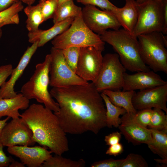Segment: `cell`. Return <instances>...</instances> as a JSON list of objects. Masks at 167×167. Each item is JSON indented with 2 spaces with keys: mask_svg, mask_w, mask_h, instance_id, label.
<instances>
[{
  "mask_svg": "<svg viewBox=\"0 0 167 167\" xmlns=\"http://www.w3.org/2000/svg\"><path fill=\"white\" fill-rule=\"evenodd\" d=\"M49 92L59 105V110L54 113L66 133L97 134L106 126L105 105L93 83L53 87Z\"/></svg>",
  "mask_w": 167,
  "mask_h": 167,
  "instance_id": "cell-1",
  "label": "cell"
},
{
  "mask_svg": "<svg viewBox=\"0 0 167 167\" xmlns=\"http://www.w3.org/2000/svg\"><path fill=\"white\" fill-rule=\"evenodd\" d=\"M20 117L32 131L34 141L62 155L69 150L66 133L52 111L40 104L29 106Z\"/></svg>",
  "mask_w": 167,
  "mask_h": 167,
  "instance_id": "cell-2",
  "label": "cell"
},
{
  "mask_svg": "<svg viewBox=\"0 0 167 167\" xmlns=\"http://www.w3.org/2000/svg\"><path fill=\"white\" fill-rule=\"evenodd\" d=\"M100 36L103 41L113 47L126 70L132 72L150 71L141 58L137 38L131 33L123 28L106 30Z\"/></svg>",
  "mask_w": 167,
  "mask_h": 167,
  "instance_id": "cell-3",
  "label": "cell"
},
{
  "mask_svg": "<svg viewBox=\"0 0 167 167\" xmlns=\"http://www.w3.org/2000/svg\"><path fill=\"white\" fill-rule=\"evenodd\" d=\"M51 61L50 54L44 61L37 64L30 79L22 87L21 93L28 99H35L54 112L59 109V105L53 99L48 90L49 83V70Z\"/></svg>",
  "mask_w": 167,
  "mask_h": 167,
  "instance_id": "cell-4",
  "label": "cell"
},
{
  "mask_svg": "<svg viewBox=\"0 0 167 167\" xmlns=\"http://www.w3.org/2000/svg\"><path fill=\"white\" fill-rule=\"evenodd\" d=\"M51 43L53 47L61 49L71 47L92 46L102 52L105 50V42L99 35L87 27L81 13L74 19L67 30L54 38Z\"/></svg>",
  "mask_w": 167,
  "mask_h": 167,
  "instance_id": "cell-5",
  "label": "cell"
},
{
  "mask_svg": "<svg viewBox=\"0 0 167 167\" xmlns=\"http://www.w3.org/2000/svg\"><path fill=\"white\" fill-rule=\"evenodd\" d=\"M141 58L153 71L167 74V39L161 32L140 34L137 37Z\"/></svg>",
  "mask_w": 167,
  "mask_h": 167,
  "instance_id": "cell-6",
  "label": "cell"
},
{
  "mask_svg": "<svg viewBox=\"0 0 167 167\" xmlns=\"http://www.w3.org/2000/svg\"><path fill=\"white\" fill-rule=\"evenodd\" d=\"M126 70L117 53H107L103 56L102 67L94 83L100 93L104 90H121L123 84V74Z\"/></svg>",
  "mask_w": 167,
  "mask_h": 167,
  "instance_id": "cell-7",
  "label": "cell"
},
{
  "mask_svg": "<svg viewBox=\"0 0 167 167\" xmlns=\"http://www.w3.org/2000/svg\"><path fill=\"white\" fill-rule=\"evenodd\" d=\"M138 20L132 34L137 37L146 33L162 32L164 26L162 1L147 0L138 3Z\"/></svg>",
  "mask_w": 167,
  "mask_h": 167,
  "instance_id": "cell-8",
  "label": "cell"
},
{
  "mask_svg": "<svg viewBox=\"0 0 167 167\" xmlns=\"http://www.w3.org/2000/svg\"><path fill=\"white\" fill-rule=\"evenodd\" d=\"M49 85L52 87L63 88L76 85H84L85 81L73 71L67 64L62 49L52 47L50 49Z\"/></svg>",
  "mask_w": 167,
  "mask_h": 167,
  "instance_id": "cell-9",
  "label": "cell"
},
{
  "mask_svg": "<svg viewBox=\"0 0 167 167\" xmlns=\"http://www.w3.org/2000/svg\"><path fill=\"white\" fill-rule=\"evenodd\" d=\"M81 14L83 19L87 27L99 35L108 29L117 30L121 27L112 13L100 10L93 5H85L82 9Z\"/></svg>",
  "mask_w": 167,
  "mask_h": 167,
  "instance_id": "cell-10",
  "label": "cell"
},
{
  "mask_svg": "<svg viewBox=\"0 0 167 167\" xmlns=\"http://www.w3.org/2000/svg\"><path fill=\"white\" fill-rule=\"evenodd\" d=\"M102 52L92 46L80 48L75 73L85 81L94 83L102 66Z\"/></svg>",
  "mask_w": 167,
  "mask_h": 167,
  "instance_id": "cell-11",
  "label": "cell"
},
{
  "mask_svg": "<svg viewBox=\"0 0 167 167\" xmlns=\"http://www.w3.org/2000/svg\"><path fill=\"white\" fill-rule=\"evenodd\" d=\"M32 133L27 124L19 118L12 119L3 128L0 137V143L4 146L17 145L32 146L36 142Z\"/></svg>",
  "mask_w": 167,
  "mask_h": 167,
  "instance_id": "cell-12",
  "label": "cell"
},
{
  "mask_svg": "<svg viewBox=\"0 0 167 167\" xmlns=\"http://www.w3.org/2000/svg\"><path fill=\"white\" fill-rule=\"evenodd\" d=\"M167 84L135 92L132 99L133 106L138 110L158 108L167 114Z\"/></svg>",
  "mask_w": 167,
  "mask_h": 167,
  "instance_id": "cell-13",
  "label": "cell"
},
{
  "mask_svg": "<svg viewBox=\"0 0 167 167\" xmlns=\"http://www.w3.org/2000/svg\"><path fill=\"white\" fill-rule=\"evenodd\" d=\"M135 114L126 112L122 115L118 128L128 143L134 145L148 144L152 139L149 129L144 127L136 121Z\"/></svg>",
  "mask_w": 167,
  "mask_h": 167,
  "instance_id": "cell-14",
  "label": "cell"
},
{
  "mask_svg": "<svg viewBox=\"0 0 167 167\" xmlns=\"http://www.w3.org/2000/svg\"><path fill=\"white\" fill-rule=\"evenodd\" d=\"M7 150L29 167H41L43 162L52 156V153L46 147L37 146L30 147L15 145L8 147Z\"/></svg>",
  "mask_w": 167,
  "mask_h": 167,
  "instance_id": "cell-15",
  "label": "cell"
},
{
  "mask_svg": "<svg viewBox=\"0 0 167 167\" xmlns=\"http://www.w3.org/2000/svg\"><path fill=\"white\" fill-rule=\"evenodd\" d=\"M123 91L141 90L167 84L161 76L153 71L136 72L129 74H123Z\"/></svg>",
  "mask_w": 167,
  "mask_h": 167,
  "instance_id": "cell-16",
  "label": "cell"
},
{
  "mask_svg": "<svg viewBox=\"0 0 167 167\" xmlns=\"http://www.w3.org/2000/svg\"><path fill=\"white\" fill-rule=\"evenodd\" d=\"M38 47V42H36L27 48L17 66L13 69L9 80L6 81L0 87V97L3 98H9L14 97L17 95V94L14 90L15 85L22 76Z\"/></svg>",
  "mask_w": 167,
  "mask_h": 167,
  "instance_id": "cell-17",
  "label": "cell"
},
{
  "mask_svg": "<svg viewBox=\"0 0 167 167\" xmlns=\"http://www.w3.org/2000/svg\"><path fill=\"white\" fill-rule=\"evenodd\" d=\"M75 18H70L54 24L52 27L46 30L39 29L35 31L29 32L28 41L32 44L37 42L38 47L43 46L48 41L67 30Z\"/></svg>",
  "mask_w": 167,
  "mask_h": 167,
  "instance_id": "cell-18",
  "label": "cell"
},
{
  "mask_svg": "<svg viewBox=\"0 0 167 167\" xmlns=\"http://www.w3.org/2000/svg\"><path fill=\"white\" fill-rule=\"evenodd\" d=\"M29 100L21 93L15 97L3 98L0 97V118L7 116L15 119L20 117L19 109H26L29 106Z\"/></svg>",
  "mask_w": 167,
  "mask_h": 167,
  "instance_id": "cell-19",
  "label": "cell"
},
{
  "mask_svg": "<svg viewBox=\"0 0 167 167\" xmlns=\"http://www.w3.org/2000/svg\"><path fill=\"white\" fill-rule=\"evenodd\" d=\"M138 17V3L135 0H126L124 6L118 8L116 18L121 26L132 33Z\"/></svg>",
  "mask_w": 167,
  "mask_h": 167,
  "instance_id": "cell-20",
  "label": "cell"
},
{
  "mask_svg": "<svg viewBox=\"0 0 167 167\" xmlns=\"http://www.w3.org/2000/svg\"><path fill=\"white\" fill-rule=\"evenodd\" d=\"M134 91H121L106 90L102 92L106 95L115 105L125 109L126 112L135 114L137 112L134 107L132 99Z\"/></svg>",
  "mask_w": 167,
  "mask_h": 167,
  "instance_id": "cell-21",
  "label": "cell"
},
{
  "mask_svg": "<svg viewBox=\"0 0 167 167\" xmlns=\"http://www.w3.org/2000/svg\"><path fill=\"white\" fill-rule=\"evenodd\" d=\"M149 129L152 139L147 144L148 148L161 159H167V131Z\"/></svg>",
  "mask_w": 167,
  "mask_h": 167,
  "instance_id": "cell-22",
  "label": "cell"
},
{
  "mask_svg": "<svg viewBox=\"0 0 167 167\" xmlns=\"http://www.w3.org/2000/svg\"><path fill=\"white\" fill-rule=\"evenodd\" d=\"M106 109V126L111 128L113 126L117 128L121 123L119 117L126 112L124 108L116 106L110 101L108 97L103 92L101 93Z\"/></svg>",
  "mask_w": 167,
  "mask_h": 167,
  "instance_id": "cell-23",
  "label": "cell"
},
{
  "mask_svg": "<svg viewBox=\"0 0 167 167\" xmlns=\"http://www.w3.org/2000/svg\"><path fill=\"white\" fill-rule=\"evenodd\" d=\"M82 8L75 5L73 0H67L59 4L53 18L54 24L70 18H75L82 12Z\"/></svg>",
  "mask_w": 167,
  "mask_h": 167,
  "instance_id": "cell-24",
  "label": "cell"
},
{
  "mask_svg": "<svg viewBox=\"0 0 167 167\" xmlns=\"http://www.w3.org/2000/svg\"><path fill=\"white\" fill-rule=\"evenodd\" d=\"M24 11L27 17L26 27L28 32H32L38 30L39 25L44 21L39 4L28 5Z\"/></svg>",
  "mask_w": 167,
  "mask_h": 167,
  "instance_id": "cell-25",
  "label": "cell"
},
{
  "mask_svg": "<svg viewBox=\"0 0 167 167\" xmlns=\"http://www.w3.org/2000/svg\"><path fill=\"white\" fill-rule=\"evenodd\" d=\"M86 162L83 159L73 160L55 154L44 161L41 167H84Z\"/></svg>",
  "mask_w": 167,
  "mask_h": 167,
  "instance_id": "cell-26",
  "label": "cell"
},
{
  "mask_svg": "<svg viewBox=\"0 0 167 167\" xmlns=\"http://www.w3.org/2000/svg\"><path fill=\"white\" fill-rule=\"evenodd\" d=\"M23 9L22 2L19 1L6 9L0 11V23L5 22L8 24H19V13Z\"/></svg>",
  "mask_w": 167,
  "mask_h": 167,
  "instance_id": "cell-27",
  "label": "cell"
},
{
  "mask_svg": "<svg viewBox=\"0 0 167 167\" xmlns=\"http://www.w3.org/2000/svg\"><path fill=\"white\" fill-rule=\"evenodd\" d=\"M149 129L160 131H167V115L162 109L154 108L150 124Z\"/></svg>",
  "mask_w": 167,
  "mask_h": 167,
  "instance_id": "cell-28",
  "label": "cell"
},
{
  "mask_svg": "<svg viewBox=\"0 0 167 167\" xmlns=\"http://www.w3.org/2000/svg\"><path fill=\"white\" fill-rule=\"evenodd\" d=\"M80 48L71 47L62 49L65 61L71 70L75 73Z\"/></svg>",
  "mask_w": 167,
  "mask_h": 167,
  "instance_id": "cell-29",
  "label": "cell"
},
{
  "mask_svg": "<svg viewBox=\"0 0 167 167\" xmlns=\"http://www.w3.org/2000/svg\"><path fill=\"white\" fill-rule=\"evenodd\" d=\"M38 4L45 21L53 18L58 6V0H40Z\"/></svg>",
  "mask_w": 167,
  "mask_h": 167,
  "instance_id": "cell-30",
  "label": "cell"
},
{
  "mask_svg": "<svg viewBox=\"0 0 167 167\" xmlns=\"http://www.w3.org/2000/svg\"><path fill=\"white\" fill-rule=\"evenodd\" d=\"M77 2L85 5H91L97 6L102 10L109 11L116 16L118 7L113 4L109 0H77Z\"/></svg>",
  "mask_w": 167,
  "mask_h": 167,
  "instance_id": "cell-31",
  "label": "cell"
},
{
  "mask_svg": "<svg viewBox=\"0 0 167 167\" xmlns=\"http://www.w3.org/2000/svg\"><path fill=\"white\" fill-rule=\"evenodd\" d=\"M145 159L140 155L130 153L124 159L121 167H148Z\"/></svg>",
  "mask_w": 167,
  "mask_h": 167,
  "instance_id": "cell-32",
  "label": "cell"
},
{
  "mask_svg": "<svg viewBox=\"0 0 167 167\" xmlns=\"http://www.w3.org/2000/svg\"><path fill=\"white\" fill-rule=\"evenodd\" d=\"M152 113V109L139 110L135 114V118L137 122L140 125L147 127L150 124Z\"/></svg>",
  "mask_w": 167,
  "mask_h": 167,
  "instance_id": "cell-33",
  "label": "cell"
},
{
  "mask_svg": "<svg viewBox=\"0 0 167 167\" xmlns=\"http://www.w3.org/2000/svg\"><path fill=\"white\" fill-rule=\"evenodd\" d=\"M124 159L115 160L112 158L96 161L92 163L91 167H121Z\"/></svg>",
  "mask_w": 167,
  "mask_h": 167,
  "instance_id": "cell-34",
  "label": "cell"
},
{
  "mask_svg": "<svg viewBox=\"0 0 167 167\" xmlns=\"http://www.w3.org/2000/svg\"><path fill=\"white\" fill-rule=\"evenodd\" d=\"M13 69L11 64L0 66V88L11 75Z\"/></svg>",
  "mask_w": 167,
  "mask_h": 167,
  "instance_id": "cell-35",
  "label": "cell"
},
{
  "mask_svg": "<svg viewBox=\"0 0 167 167\" xmlns=\"http://www.w3.org/2000/svg\"><path fill=\"white\" fill-rule=\"evenodd\" d=\"M121 138V132L116 131L105 136L104 140L106 145L109 146L119 143Z\"/></svg>",
  "mask_w": 167,
  "mask_h": 167,
  "instance_id": "cell-36",
  "label": "cell"
},
{
  "mask_svg": "<svg viewBox=\"0 0 167 167\" xmlns=\"http://www.w3.org/2000/svg\"><path fill=\"white\" fill-rule=\"evenodd\" d=\"M124 151L122 144L120 143L109 146L106 150L105 154L116 156L121 154Z\"/></svg>",
  "mask_w": 167,
  "mask_h": 167,
  "instance_id": "cell-37",
  "label": "cell"
},
{
  "mask_svg": "<svg viewBox=\"0 0 167 167\" xmlns=\"http://www.w3.org/2000/svg\"><path fill=\"white\" fill-rule=\"evenodd\" d=\"M3 146L0 143V167H9L14 160L11 156H7L3 150Z\"/></svg>",
  "mask_w": 167,
  "mask_h": 167,
  "instance_id": "cell-38",
  "label": "cell"
},
{
  "mask_svg": "<svg viewBox=\"0 0 167 167\" xmlns=\"http://www.w3.org/2000/svg\"><path fill=\"white\" fill-rule=\"evenodd\" d=\"M164 26L162 32L164 35L167 34V0H162Z\"/></svg>",
  "mask_w": 167,
  "mask_h": 167,
  "instance_id": "cell-39",
  "label": "cell"
},
{
  "mask_svg": "<svg viewBox=\"0 0 167 167\" xmlns=\"http://www.w3.org/2000/svg\"><path fill=\"white\" fill-rule=\"evenodd\" d=\"M20 0H0V11H2Z\"/></svg>",
  "mask_w": 167,
  "mask_h": 167,
  "instance_id": "cell-40",
  "label": "cell"
},
{
  "mask_svg": "<svg viewBox=\"0 0 167 167\" xmlns=\"http://www.w3.org/2000/svg\"><path fill=\"white\" fill-rule=\"evenodd\" d=\"M10 118L9 117H7L4 119L0 120V137L3 128L7 123V122Z\"/></svg>",
  "mask_w": 167,
  "mask_h": 167,
  "instance_id": "cell-41",
  "label": "cell"
},
{
  "mask_svg": "<svg viewBox=\"0 0 167 167\" xmlns=\"http://www.w3.org/2000/svg\"><path fill=\"white\" fill-rule=\"evenodd\" d=\"M9 167H25V165L23 163L14 160L9 165Z\"/></svg>",
  "mask_w": 167,
  "mask_h": 167,
  "instance_id": "cell-42",
  "label": "cell"
},
{
  "mask_svg": "<svg viewBox=\"0 0 167 167\" xmlns=\"http://www.w3.org/2000/svg\"><path fill=\"white\" fill-rule=\"evenodd\" d=\"M154 160L157 162L163 164L165 165H167V159H155Z\"/></svg>",
  "mask_w": 167,
  "mask_h": 167,
  "instance_id": "cell-43",
  "label": "cell"
},
{
  "mask_svg": "<svg viewBox=\"0 0 167 167\" xmlns=\"http://www.w3.org/2000/svg\"><path fill=\"white\" fill-rule=\"evenodd\" d=\"M28 5H32L35 2L36 0H20Z\"/></svg>",
  "mask_w": 167,
  "mask_h": 167,
  "instance_id": "cell-44",
  "label": "cell"
},
{
  "mask_svg": "<svg viewBox=\"0 0 167 167\" xmlns=\"http://www.w3.org/2000/svg\"><path fill=\"white\" fill-rule=\"evenodd\" d=\"M8 24L7 23L5 22L0 23V31L2 30L1 28L2 27Z\"/></svg>",
  "mask_w": 167,
  "mask_h": 167,
  "instance_id": "cell-45",
  "label": "cell"
},
{
  "mask_svg": "<svg viewBox=\"0 0 167 167\" xmlns=\"http://www.w3.org/2000/svg\"><path fill=\"white\" fill-rule=\"evenodd\" d=\"M147 0H136L135 1L138 4L141 3Z\"/></svg>",
  "mask_w": 167,
  "mask_h": 167,
  "instance_id": "cell-46",
  "label": "cell"
},
{
  "mask_svg": "<svg viewBox=\"0 0 167 167\" xmlns=\"http://www.w3.org/2000/svg\"><path fill=\"white\" fill-rule=\"evenodd\" d=\"M66 0H58V4L66 1Z\"/></svg>",
  "mask_w": 167,
  "mask_h": 167,
  "instance_id": "cell-47",
  "label": "cell"
},
{
  "mask_svg": "<svg viewBox=\"0 0 167 167\" xmlns=\"http://www.w3.org/2000/svg\"><path fill=\"white\" fill-rule=\"evenodd\" d=\"M2 35V30L0 31V39H1Z\"/></svg>",
  "mask_w": 167,
  "mask_h": 167,
  "instance_id": "cell-48",
  "label": "cell"
},
{
  "mask_svg": "<svg viewBox=\"0 0 167 167\" xmlns=\"http://www.w3.org/2000/svg\"><path fill=\"white\" fill-rule=\"evenodd\" d=\"M156 0L160 1V2H161L162 1V0Z\"/></svg>",
  "mask_w": 167,
  "mask_h": 167,
  "instance_id": "cell-49",
  "label": "cell"
}]
</instances>
